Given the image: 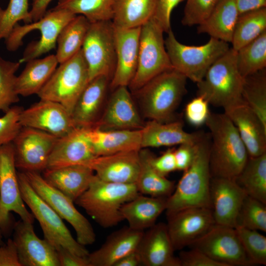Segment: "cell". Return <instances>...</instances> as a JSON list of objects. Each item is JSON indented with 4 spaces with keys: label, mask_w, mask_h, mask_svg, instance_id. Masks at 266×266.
Listing matches in <instances>:
<instances>
[{
    "label": "cell",
    "mask_w": 266,
    "mask_h": 266,
    "mask_svg": "<svg viewBox=\"0 0 266 266\" xmlns=\"http://www.w3.org/2000/svg\"><path fill=\"white\" fill-rule=\"evenodd\" d=\"M31 23L29 0H9L7 7H0V40L6 39L20 21Z\"/></svg>",
    "instance_id": "45"
},
{
    "label": "cell",
    "mask_w": 266,
    "mask_h": 266,
    "mask_svg": "<svg viewBox=\"0 0 266 266\" xmlns=\"http://www.w3.org/2000/svg\"><path fill=\"white\" fill-rule=\"evenodd\" d=\"M242 98L266 126V69L244 77Z\"/></svg>",
    "instance_id": "39"
},
{
    "label": "cell",
    "mask_w": 266,
    "mask_h": 266,
    "mask_svg": "<svg viewBox=\"0 0 266 266\" xmlns=\"http://www.w3.org/2000/svg\"><path fill=\"white\" fill-rule=\"evenodd\" d=\"M187 79L172 68L158 74L134 92L146 117L162 122L170 121L186 93Z\"/></svg>",
    "instance_id": "5"
},
{
    "label": "cell",
    "mask_w": 266,
    "mask_h": 266,
    "mask_svg": "<svg viewBox=\"0 0 266 266\" xmlns=\"http://www.w3.org/2000/svg\"><path fill=\"white\" fill-rule=\"evenodd\" d=\"M114 0H58L54 7L85 17L91 23L111 21Z\"/></svg>",
    "instance_id": "40"
},
{
    "label": "cell",
    "mask_w": 266,
    "mask_h": 266,
    "mask_svg": "<svg viewBox=\"0 0 266 266\" xmlns=\"http://www.w3.org/2000/svg\"><path fill=\"white\" fill-rule=\"evenodd\" d=\"M81 50L87 66L89 81L100 75L111 80L116 61L112 21L90 23Z\"/></svg>",
    "instance_id": "12"
},
{
    "label": "cell",
    "mask_w": 266,
    "mask_h": 266,
    "mask_svg": "<svg viewBox=\"0 0 266 266\" xmlns=\"http://www.w3.org/2000/svg\"><path fill=\"white\" fill-rule=\"evenodd\" d=\"M209 103L203 98L197 96L190 101L185 108V116L192 126L198 127L205 124L210 113Z\"/></svg>",
    "instance_id": "48"
},
{
    "label": "cell",
    "mask_w": 266,
    "mask_h": 266,
    "mask_svg": "<svg viewBox=\"0 0 266 266\" xmlns=\"http://www.w3.org/2000/svg\"><path fill=\"white\" fill-rule=\"evenodd\" d=\"M152 154L146 149L139 151V170L135 186L139 194L154 197L168 198L175 187V182L159 173L152 166Z\"/></svg>",
    "instance_id": "35"
},
{
    "label": "cell",
    "mask_w": 266,
    "mask_h": 266,
    "mask_svg": "<svg viewBox=\"0 0 266 266\" xmlns=\"http://www.w3.org/2000/svg\"><path fill=\"white\" fill-rule=\"evenodd\" d=\"M59 63L55 54L35 58L26 62L21 73L17 76L16 91L19 96L37 95L49 80Z\"/></svg>",
    "instance_id": "33"
},
{
    "label": "cell",
    "mask_w": 266,
    "mask_h": 266,
    "mask_svg": "<svg viewBox=\"0 0 266 266\" xmlns=\"http://www.w3.org/2000/svg\"><path fill=\"white\" fill-rule=\"evenodd\" d=\"M22 109L13 105L0 117V147L12 142L20 131L19 116Z\"/></svg>",
    "instance_id": "47"
},
{
    "label": "cell",
    "mask_w": 266,
    "mask_h": 266,
    "mask_svg": "<svg viewBox=\"0 0 266 266\" xmlns=\"http://www.w3.org/2000/svg\"><path fill=\"white\" fill-rule=\"evenodd\" d=\"M141 266L140 259L136 251L130 253L117 262L114 266Z\"/></svg>",
    "instance_id": "57"
},
{
    "label": "cell",
    "mask_w": 266,
    "mask_h": 266,
    "mask_svg": "<svg viewBox=\"0 0 266 266\" xmlns=\"http://www.w3.org/2000/svg\"><path fill=\"white\" fill-rule=\"evenodd\" d=\"M189 247L200 250L224 266H253L233 227L215 224Z\"/></svg>",
    "instance_id": "14"
},
{
    "label": "cell",
    "mask_w": 266,
    "mask_h": 266,
    "mask_svg": "<svg viewBox=\"0 0 266 266\" xmlns=\"http://www.w3.org/2000/svg\"><path fill=\"white\" fill-rule=\"evenodd\" d=\"M139 194L135 184L103 181L94 174L87 190L74 202L103 228L124 221L121 208Z\"/></svg>",
    "instance_id": "3"
},
{
    "label": "cell",
    "mask_w": 266,
    "mask_h": 266,
    "mask_svg": "<svg viewBox=\"0 0 266 266\" xmlns=\"http://www.w3.org/2000/svg\"><path fill=\"white\" fill-rule=\"evenodd\" d=\"M169 236L166 224L159 223L145 233L136 250L141 265L181 266Z\"/></svg>",
    "instance_id": "22"
},
{
    "label": "cell",
    "mask_w": 266,
    "mask_h": 266,
    "mask_svg": "<svg viewBox=\"0 0 266 266\" xmlns=\"http://www.w3.org/2000/svg\"><path fill=\"white\" fill-rule=\"evenodd\" d=\"M144 232L125 226L108 235L97 250L89 253L90 266H114L127 255L136 251Z\"/></svg>",
    "instance_id": "26"
},
{
    "label": "cell",
    "mask_w": 266,
    "mask_h": 266,
    "mask_svg": "<svg viewBox=\"0 0 266 266\" xmlns=\"http://www.w3.org/2000/svg\"><path fill=\"white\" fill-rule=\"evenodd\" d=\"M12 142L0 147V229L3 235L13 231L16 221L11 212L24 221L33 223L34 218L22 198Z\"/></svg>",
    "instance_id": "10"
},
{
    "label": "cell",
    "mask_w": 266,
    "mask_h": 266,
    "mask_svg": "<svg viewBox=\"0 0 266 266\" xmlns=\"http://www.w3.org/2000/svg\"><path fill=\"white\" fill-rule=\"evenodd\" d=\"M12 239L21 266H60L57 250L36 235L33 223L21 219L16 221Z\"/></svg>",
    "instance_id": "18"
},
{
    "label": "cell",
    "mask_w": 266,
    "mask_h": 266,
    "mask_svg": "<svg viewBox=\"0 0 266 266\" xmlns=\"http://www.w3.org/2000/svg\"><path fill=\"white\" fill-rule=\"evenodd\" d=\"M95 173L84 165L46 168L42 177L51 186L74 202L88 188Z\"/></svg>",
    "instance_id": "27"
},
{
    "label": "cell",
    "mask_w": 266,
    "mask_h": 266,
    "mask_svg": "<svg viewBox=\"0 0 266 266\" xmlns=\"http://www.w3.org/2000/svg\"><path fill=\"white\" fill-rule=\"evenodd\" d=\"M0 266H21L15 244L11 238L0 245Z\"/></svg>",
    "instance_id": "53"
},
{
    "label": "cell",
    "mask_w": 266,
    "mask_h": 266,
    "mask_svg": "<svg viewBox=\"0 0 266 266\" xmlns=\"http://www.w3.org/2000/svg\"><path fill=\"white\" fill-rule=\"evenodd\" d=\"M59 65L37 95L40 99L61 104L71 115L89 81L87 66L81 50Z\"/></svg>",
    "instance_id": "9"
},
{
    "label": "cell",
    "mask_w": 266,
    "mask_h": 266,
    "mask_svg": "<svg viewBox=\"0 0 266 266\" xmlns=\"http://www.w3.org/2000/svg\"><path fill=\"white\" fill-rule=\"evenodd\" d=\"M184 0H157L153 18L164 32L171 30L170 17L174 7Z\"/></svg>",
    "instance_id": "50"
},
{
    "label": "cell",
    "mask_w": 266,
    "mask_h": 266,
    "mask_svg": "<svg viewBox=\"0 0 266 266\" xmlns=\"http://www.w3.org/2000/svg\"><path fill=\"white\" fill-rule=\"evenodd\" d=\"M164 33L153 18L141 27L137 69L128 87L133 92L172 68L166 49Z\"/></svg>",
    "instance_id": "11"
},
{
    "label": "cell",
    "mask_w": 266,
    "mask_h": 266,
    "mask_svg": "<svg viewBox=\"0 0 266 266\" xmlns=\"http://www.w3.org/2000/svg\"><path fill=\"white\" fill-rule=\"evenodd\" d=\"M166 216L167 230L175 251L189 247L216 224L211 208L207 207L186 208Z\"/></svg>",
    "instance_id": "16"
},
{
    "label": "cell",
    "mask_w": 266,
    "mask_h": 266,
    "mask_svg": "<svg viewBox=\"0 0 266 266\" xmlns=\"http://www.w3.org/2000/svg\"><path fill=\"white\" fill-rule=\"evenodd\" d=\"M205 124L210 131L212 178L234 179L249 157L236 127L224 112H210Z\"/></svg>",
    "instance_id": "2"
},
{
    "label": "cell",
    "mask_w": 266,
    "mask_h": 266,
    "mask_svg": "<svg viewBox=\"0 0 266 266\" xmlns=\"http://www.w3.org/2000/svg\"><path fill=\"white\" fill-rule=\"evenodd\" d=\"M60 266H90L87 257L78 256L60 247L57 250Z\"/></svg>",
    "instance_id": "54"
},
{
    "label": "cell",
    "mask_w": 266,
    "mask_h": 266,
    "mask_svg": "<svg viewBox=\"0 0 266 266\" xmlns=\"http://www.w3.org/2000/svg\"><path fill=\"white\" fill-rule=\"evenodd\" d=\"M140 28L121 29L114 27L116 61L109 84L112 90L121 86L128 87L135 75Z\"/></svg>",
    "instance_id": "20"
},
{
    "label": "cell",
    "mask_w": 266,
    "mask_h": 266,
    "mask_svg": "<svg viewBox=\"0 0 266 266\" xmlns=\"http://www.w3.org/2000/svg\"><path fill=\"white\" fill-rule=\"evenodd\" d=\"M235 229L253 265H266V237L256 230L241 226Z\"/></svg>",
    "instance_id": "44"
},
{
    "label": "cell",
    "mask_w": 266,
    "mask_h": 266,
    "mask_svg": "<svg viewBox=\"0 0 266 266\" xmlns=\"http://www.w3.org/2000/svg\"><path fill=\"white\" fill-rule=\"evenodd\" d=\"M21 63L4 60L0 56V111H7L19 101L15 82Z\"/></svg>",
    "instance_id": "42"
},
{
    "label": "cell",
    "mask_w": 266,
    "mask_h": 266,
    "mask_svg": "<svg viewBox=\"0 0 266 266\" xmlns=\"http://www.w3.org/2000/svg\"><path fill=\"white\" fill-rule=\"evenodd\" d=\"M150 163L153 168L164 176L177 170L174 150L172 149L167 150L159 157H155L152 154Z\"/></svg>",
    "instance_id": "51"
},
{
    "label": "cell",
    "mask_w": 266,
    "mask_h": 266,
    "mask_svg": "<svg viewBox=\"0 0 266 266\" xmlns=\"http://www.w3.org/2000/svg\"><path fill=\"white\" fill-rule=\"evenodd\" d=\"M239 14L266 7V0H235Z\"/></svg>",
    "instance_id": "56"
},
{
    "label": "cell",
    "mask_w": 266,
    "mask_h": 266,
    "mask_svg": "<svg viewBox=\"0 0 266 266\" xmlns=\"http://www.w3.org/2000/svg\"><path fill=\"white\" fill-rule=\"evenodd\" d=\"M24 172L37 194L73 227L77 241L83 246L93 244L96 238L94 230L89 220L75 207L74 202L49 185L39 172Z\"/></svg>",
    "instance_id": "13"
},
{
    "label": "cell",
    "mask_w": 266,
    "mask_h": 266,
    "mask_svg": "<svg viewBox=\"0 0 266 266\" xmlns=\"http://www.w3.org/2000/svg\"><path fill=\"white\" fill-rule=\"evenodd\" d=\"M201 132H186L180 121L162 122L150 120L141 129V148L160 147L194 143Z\"/></svg>",
    "instance_id": "28"
},
{
    "label": "cell",
    "mask_w": 266,
    "mask_h": 266,
    "mask_svg": "<svg viewBox=\"0 0 266 266\" xmlns=\"http://www.w3.org/2000/svg\"><path fill=\"white\" fill-rule=\"evenodd\" d=\"M96 126L110 130H138L143 127L128 87L113 90L105 110Z\"/></svg>",
    "instance_id": "25"
},
{
    "label": "cell",
    "mask_w": 266,
    "mask_h": 266,
    "mask_svg": "<svg viewBox=\"0 0 266 266\" xmlns=\"http://www.w3.org/2000/svg\"><path fill=\"white\" fill-rule=\"evenodd\" d=\"M196 142L179 145L174 150L177 170L184 171L191 164L195 156Z\"/></svg>",
    "instance_id": "52"
},
{
    "label": "cell",
    "mask_w": 266,
    "mask_h": 266,
    "mask_svg": "<svg viewBox=\"0 0 266 266\" xmlns=\"http://www.w3.org/2000/svg\"><path fill=\"white\" fill-rule=\"evenodd\" d=\"M210 195L215 223L235 228L246 193L234 179L211 178Z\"/></svg>",
    "instance_id": "19"
},
{
    "label": "cell",
    "mask_w": 266,
    "mask_h": 266,
    "mask_svg": "<svg viewBox=\"0 0 266 266\" xmlns=\"http://www.w3.org/2000/svg\"><path fill=\"white\" fill-rule=\"evenodd\" d=\"M139 151L99 156L84 165L100 179L110 182L135 184L139 170Z\"/></svg>",
    "instance_id": "23"
},
{
    "label": "cell",
    "mask_w": 266,
    "mask_h": 266,
    "mask_svg": "<svg viewBox=\"0 0 266 266\" xmlns=\"http://www.w3.org/2000/svg\"><path fill=\"white\" fill-rule=\"evenodd\" d=\"M266 31V7L239 14L231 43L235 51L251 42Z\"/></svg>",
    "instance_id": "38"
},
{
    "label": "cell",
    "mask_w": 266,
    "mask_h": 266,
    "mask_svg": "<svg viewBox=\"0 0 266 266\" xmlns=\"http://www.w3.org/2000/svg\"><path fill=\"white\" fill-rule=\"evenodd\" d=\"M110 79L105 75L97 76L89 81L79 97L71 116L77 127L96 126Z\"/></svg>",
    "instance_id": "29"
},
{
    "label": "cell",
    "mask_w": 266,
    "mask_h": 266,
    "mask_svg": "<svg viewBox=\"0 0 266 266\" xmlns=\"http://www.w3.org/2000/svg\"><path fill=\"white\" fill-rule=\"evenodd\" d=\"M88 128L76 127L58 138L49 157L47 168L85 165L95 157Z\"/></svg>",
    "instance_id": "21"
},
{
    "label": "cell",
    "mask_w": 266,
    "mask_h": 266,
    "mask_svg": "<svg viewBox=\"0 0 266 266\" xmlns=\"http://www.w3.org/2000/svg\"><path fill=\"white\" fill-rule=\"evenodd\" d=\"M266 232V204L247 196L241 207L236 226Z\"/></svg>",
    "instance_id": "43"
},
{
    "label": "cell",
    "mask_w": 266,
    "mask_h": 266,
    "mask_svg": "<svg viewBox=\"0 0 266 266\" xmlns=\"http://www.w3.org/2000/svg\"><path fill=\"white\" fill-rule=\"evenodd\" d=\"M157 0H114L112 22L115 27H141L154 15Z\"/></svg>",
    "instance_id": "34"
},
{
    "label": "cell",
    "mask_w": 266,
    "mask_h": 266,
    "mask_svg": "<svg viewBox=\"0 0 266 266\" xmlns=\"http://www.w3.org/2000/svg\"><path fill=\"white\" fill-rule=\"evenodd\" d=\"M178 257L181 266H224L203 252L194 248L181 251Z\"/></svg>",
    "instance_id": "49"
},
{
    "label": "cell",
    "mask_w": 266,
    "mask_h": 266,
    "mask_svg": "<svg viewBox=\"0 0 266 266\" xmlns=\"http://www.w3.org/2000/svg\"><path fill=\"white\" fill-rule=\"evenodd\" d=\"M234 180L248 196L266 204V153L249 157Z\"/></svg>",
    "instance_id": "37"
},
{
    "label": "cell",
    "mask_w": 266,
    "mask_h": 266,
    "mask_svg": "<svg viewBox=\"0 0 266 266\" xmlns=\"http://www.w3.org/2000/svg\"><path fill=\"white\" fill-rule=\"evenodd\" d=\"M90 23L84 16L77 15L62 28L57 37L55 54L59 64L81 50Z\"/></svg>",
    "instance_id": "36"
},
{
    "label": "cell",
    "mask_w": 266,
    "mask_h": 266,
    "mask_svg": "<svg viewBox=\"0 0 266 266\" xmlns=\"http://www.w3.org/2000/svg\"><path fill=\"white\" fill-rule=\"evenodd\" d=\"M167 33L165 44L172 68L196 83L230 49L228 43L211 37L203 45L190 46L179 42L171 29Z\"/></svg>",
    "instance_id": "7"
},
{
    "label": "cell",
    "mask_w": 266,
    "mask_h": 266,
    "mask_svg": "<svg viewBox=\"0 0 266 266\" xmlns=\"http://www.w3.org/2000/svg\"><path fill=\"white\" fill-rule=\"evenodd\" d=\"M218 0H186L181 23L184 26L199 25L205 20Z\"/></svg>",
    "instance_id": "46"
},
{
    "label": "cell",
    "mask_w": 266,
    "mask_h": 266,
    "mask_svg": "<svg viewBox=\"0 0 266 266\" xmlns=\"http://www.w3.org/2000/svg\"><path fill=\"white\" fill-rule=\"evenodd\" d=\"M3 236V233L1 229H0V245L3 243V241H2Z\"/></svg>",
    "instance_id": "58"
},
{
    "label": "cell",
    "mask_w": 266,
    "mask_h": 266,
    "mask_svg": "<svg viewBox=\"0 0 266 266\" xmlns=\"http://www.w3.org/2000/svg\"><path fill=\"white\" fill-rule=\"evenodd\" d=\"M239 12L235 0H218L210 14L198 25L199 33L231 43Z\"/></svg>",
    "instance_id": "32"
},
{
    "label": "cell",
    "mask_w": 266,
    "mask_h": 266,
    "mask_svg": "<svg viewBox=\"0 0 266 266\" xmlns=\"http://www.w3.org/2000/svg\"><path fill=\"white\" fill-rule=\"evenodd\" d=\"M19 122L22 127L42 131L58 138L77 127L71 115L63 105L43 99L25 109L23 108Z\"/></svg>",
    "instance_id": "17"
},
{
    "label": "cell",
    "mask_w": 266,
    "mask_h": 266,
    "mask_svg": "<svg viewBox=\"0 0 266 266\" xmlns=\"http://www.w3.org/2000/svg\"><path fill=\"white\" fill-rule=\"evenodd\" d=\"M88 132L96 156L141 149V129L108 130L95 126Z\"/></svg>",
    "instance_id": "30"
},
{
    "label": "cell",
    "mask_w": 266,
    "mask_h": 266,
    "mask_svg": "<svg viewBox=\"0 0 266 266\" xmlns=\"http://www.w3.org/2000/svg\"><path fill=\"white\" fill-rule=\"evenodd\" d=\"M76 15L66 10L54 8L37 21L24 25L17 23L5 39L6 49L9 51L17 50L23 45V38L27 34L37 30L40 33V38L27 45L19 61L22 64L38 58L56 48L60 31Z\"/></svg>",
    "instance_id": "6"
},
{
    "label": "cell",
    "mask_w": 266,
    "mask_h": 266,
    "mask_svg": "<svg viewBox=\"0 0 266 266\" xmlns=\"http://www.w3.org/2000/svg\"><path fill=\"white\" fill-rule=\"evenodd\" d=\"M236 64L243 77L266 67V31L236 51Z\"/></svg>",
    "instance_id": "41"
},
{
    "label": "cell",
    "mask_w": 266,
    "mask_h": 266,
    "mask_svg": "<svg viewBox=\"0 0 266 266\" xmlns=\"http://www.w3.org/2000/svg\"><path fill=\"white\" fill-rule=\"evenodd\" d=\"M243 80L237 66L236 51L230 48L197 83V96L203 98L209 104L225 109L243 101Z\"/></svg>",
    "instance_id": "4"
},
{
    "label": "cell",
    "mask_w": 266,
    "mask_h": 266,
    "mask_svg": "<svg viewBox=\"0 0 266 266\" xmlns=\"http://www.w3.org/2000/svg\"><path fill=\"white\" fill-rule=\"evenodd\" d=\"M52 0H32V8L30 10L32 22L39 20L45 15L47 12V7Z\"/></svg>",
    "instance_id": "55"
},
{
    "label": "cell",
    "mask_w": 266,
    "mask_h": 266,
    "mask_svg": "<svg viewBox=\"0 0 266 266\" xmlns=\"http://www.w3.org/2000/svg\"><path fill=\"white\" fill-rule=\"evenodd\" d=\"M22 198L39 223L44 239L56 250L65 248L81 257H87L89 252L75 239L58 214L33 189L25 174L18 172Z\"/></svg>",
    "instance_id": "8"
},
{
    "label": "cell",
    "mask_w": 266,
    "mask_h": 266,
    "mask_svg": "<svg viewBox=\"0 0 266 266\" xmlns=\"http://www.w3.org/2000/svg\"><path fill=\"white\" fill-rule=\"evenodd\" d=\"M210 134L202 132L195 144L192 163L167 199L166 215L192 207L211 208L209 166Z\"/></svg>",
    "instance_id": "1"
},
{
    "label": "cell",
    "mask_w": 266,
    "mask_h": 266,
    "mask_svg": "<svg viewBox=\"0 0 266 266\" xmlns=\"http://www.w3.org/2000/svg\"><path fill=\"white\" fill-rule=\"evenodd\" d=\"M168 198L154 197L139 194L121 208L124 220L135 230L143 231L154 226L166 209Z\"/></svg>",
    "instance_id": "31"
},
{
    "label": "cell",
    "mask_w": 266,
    "mask_h": 266,
    "mask_svg": "<svg viewBox=\"0 0 266 266\" xmlns=\"http://www.w3.org/2000/svg\"><path fill=\"white\" fill-rule=\"evenodd\" d=\"M224 110L236 127L248 156L266 153V126L244 101Z\"/></svg>",
    "instance_id": "24"
},
{
    "label": "cell",
    "mask_w": 266,
    "mask_h": 266,
    "mask_svg": "<svg viewBox=\"0 0 266 266\" xmlns=\"http://www.w3.org/2000/svg\"><path fill=\"white\" fill-rule=\"evenodd\" d=\"M58 138L42 131L22 127L12 142L17 169L23 172L43 171Z\"/></svg>",
    "instance_id": "15"
}]
</instances>
